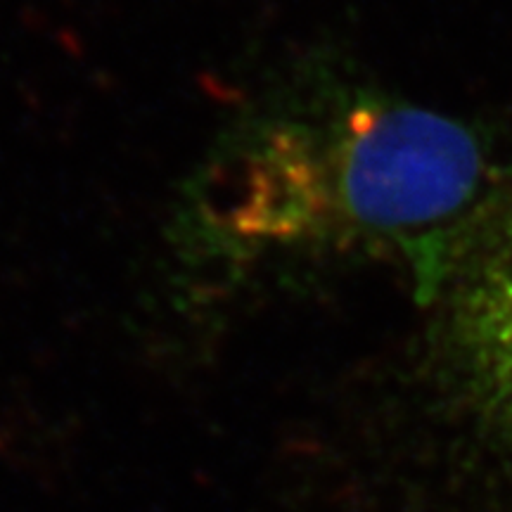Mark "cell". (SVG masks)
Returning a JSON list of instances; mask_svg holds the SVG:
<instances>
[{"instance_id":"cell-1","label":"cell","mask_w":512,"mask_h":512,"mask_svg":"<svg viewBox=\"0 0 512 512\" xmlns=\"http://www.w3.org/2000/svg\"><path fill=\"white\" fill-rule=\"evenodd\" d=\"M264 169L290 238L339 219L418 254L420 275L448 266L451 233L486 183L479 140L460 121L411 105H363L337 126L318 162L302 133H271Z\"/></svg>"},{"instance_id":"cell-2","label":"cell","mask_w":512,"mask_h":512,"mask_svg":"<svg viewBox=\"0 0 512 512\" xmlns=\"http://www.w3.org/2000/svg\"><path fill=\"white\" fill-rule=\"evenodd\" d=\"M448 344L467 392L512 437V202L456 266Z\"/></svg>"}]
</instances>
